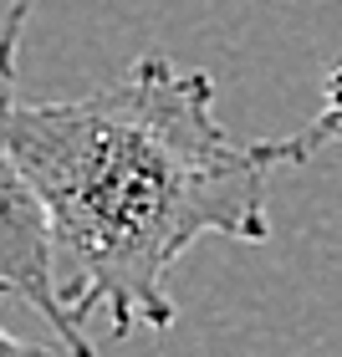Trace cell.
I'll return each mask as SVG.
<instances>
[{
  "mask_svg": "<svg viewBox=\"0 0 342 357\" xmlns=\"http://www.w3.org/2000/svg\"><path fill=\"white\" fill-rule=\"evenodd\" d=\"M0 138L41 194L67 317L87 327L103 312L112 337L169 332L174 261L205 235L260 245L271 174L302 164L291 138H235L209 72H179L164 52L82 97H10Z\"/></svg>",
  "mask_w": 342,
  "mask_h": 357,
  "instance_id": "obj_1",
  "label": "cell"
},
{
  "mask_svg": "<svg viewBox=\"0 0 342 357\" xmlns=\"http://www.w3.org/2000/svg\"><path fill=\"white\" fill-rule=\"evenodd\" d=\"M36 10V0H6L0 6V112L15 97V72H21V36H26V15ZM0 286L10 296H21L26 306H36L46 317V327L57 332V342L72 357H97L82 327L67 317L57 291V261H52V225H46L41 194L31 189V178L21 174L15 153L0 138Z\"/></svg>",
  "mask_w": 342,
  "mask_h": 357,
  "instance_id": "obj_2",
  "label": "cell"
},
{
  "mask_svg": "<svg viewBox=\"0 0 342 357\" xmlns=\"http://www.w3.org/2000/svg\"><path fill=\"white\" fill-rule=\"evenodd\" d=\"M327 143H342V67H332L327 87H322V107L317 118L302 128V133H291V149H297V158L306 164L317 149H327Z\"/></svg>",
  "mask_w": 342,
  "mask_h": 357,
  "instance_id": "obj_3",
  "label": "cell"
},
{
  "mask_svg": "<svg viewBox=\"0 0 342 357\" xmlns=\"http://www.w3.org/2000/svg\"><path fill=\"white\" fill-rule=\"evenodd\" d=\"M6 296H10V291L0 286V306H6ZM0 357H52V352L36 347V342H21V337H10V332H6V321H0Z\"/></svg>",
  "mask_w": 342,
  "mask_h": 357,
  "instance_id": "obj_4",
  "label": "cell"
}]
</instances>
